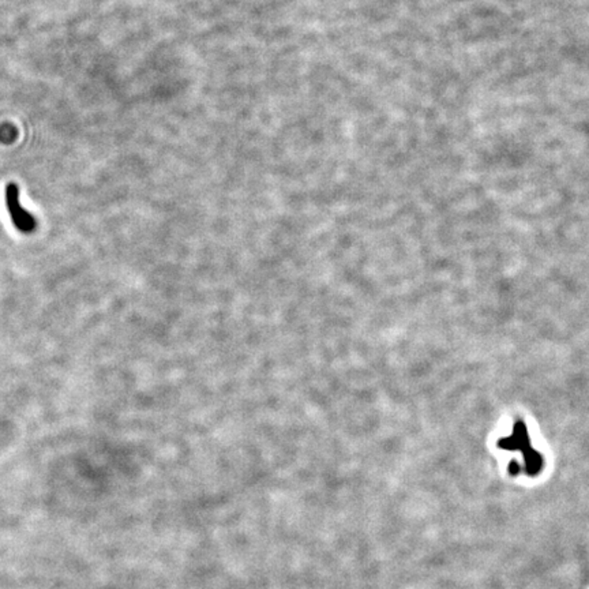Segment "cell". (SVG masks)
<instances>
[{"mask_svg":"<svg viewBox=\"0 0 589 589\" xmlns=\"http://www.w3.org/2000/svg\"><path fill=\"white\" fill-rule=\"evenodd\" d=\"M500 449H506V450L521 451L525 460V472L529 476H536L542 471L543 457L531 447V439L525 427V423L517 422L515 425L512 435L505 439H500Z\"/></svg>","mask_w":589,"mask_h":589,"instance_id":"6da1fadb","label":"cell"},{"mask_svg":"<svg viewBox=\"0 0 589 589\" xmlns=\"http://www.w3.org/2000/svg\"><path fill=\"white\" fill-rule=\"evenodd\" d=\"M6 206L14 227L19 232L28 235L36 230V218L21 205L18 186L16 183H9L6 187Z\"/></svg>","mask_w":589,"mask_h":589,"instance_id":"7a4b0ae2","label":"cell"}]
</instances>
